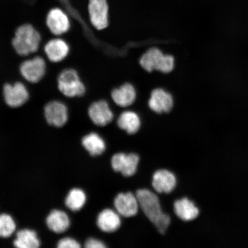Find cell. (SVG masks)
Listing matches in <instances>:
<instances>
[{
    "instance_id": "25",
    "label": "cell",
    "mask_w": 248,
    "mask_h": 248,
    "mask_svg": "<svg viewBox=\"0 0 248 248\" xmlns=\"http://www.w3.org/2000/svg\"><path fill=\"white\" fill-rule=\"evenodd\" d=\"M58 248H80V243L71 237H64L59 240L57 243Z\"/></svg>"
},
{
    "instance_id": "5",
    "label": "cell",
    "mask_w": 248,
    "mask_h": 248,
    "mask_svg": "<svg viewBox=\"0 0 248 248\" xmlns=\"http://www.w3.org/2000/svg\"><path fill=\"white\" fill-rule=\"evenodd\" d=\"M3 95L5 103L12 108L23 106L30 97L27 87L20 82L5 84L3 88Z\"/></svg>"
},
{
    "instance_id": "6",
    "label": "cell",
    "mask_w": 248,
    "mask_h": 248,
    "mask_svg": "<svg viewBox=\"0 0 248 248\" xmlns=\"http://www.w3.org/2000/svg\"><path fill=\"white\" fill-rule=\"evenodd\" d=\"M46 71V62L42 57H35L23 62L20 72L25 80L31 83H38L44 77Z\"/></svg>"
},
{
    "instance_id": "16",
    "label": "cell",
    "mask_w": 248,
    "mask_h": 248,
    "mask_svg": "<svg viewBox=\"0 0 248 248\" xmlns=\"http://www.w3.org/2000/svg\"><path fill=\"white\" fill-rule=\"evenodd\" d=\"M46 225L49 230L55 233H63L70 228V219L63 211L54 209L46 217Z\"/></svg>"
},
{
    "instance_id": "26",
    "label": "cell",
    "mask_w": 248,
    "mask_h": 248,
    "mask_svg": "<svg viewBox=\"0 0 248 248\" xmlns=\"http://www.w3.org/2000/svg\"><path fill=\"white\" fill-rule=\"evenodd\" d=\"M85 247L86 248H105L107 246L100 240L95 239L94 238H90L85 241Z\"/></svg>"
},
{
    "instance_id": "7",
    "label": "cell",
    "mask_w": 248,
    "mask_h": 248,
    "mask_svg": "<svg viewBox=\"0 0 248 248\" xmlns=\"http://www.w3.org/2000/svg\"><path fill=\"white\" fill-rule=\"evenodd\" d=\"M139 160V155L136 154L118 153L111 158V164L114 171L129 177L137 171Z\"/></svg>"
},
{
    "instance_id": "3",
    "label": "cell",
    "mask_w": 248,
    "mask_h": 248,
    "mask_svg": "<svg viewBox=\"0 0 248 248\" xmlns=\"http://www.w3.org/2000/svg\"><path fill=\"white\" fill-rule=\"evenodd\" d=\"M140 64L148 72L154 70L163 73H169L174 69L175 60L172 56L164 55L160 49L151 48L142 55Z\"/></svg>"
},
{
    "instance_id": "21",
    "label": "cell",
    "mask_w": 248,
    "mask_h": 248,
    "mask_svg": "<svg viewBox=\"0 0 248 248\" xmlns=\"http://www.w3.org/2000/svg\"><path fill=\"white\" fill-rule=\"evenodd\" d=\"M83 148L93 156H98L106 150V144L100 135L96 133H91L82 139Z\"/></svg>"
},
{
    "instance_id": "8",
    "label": "cell",
    "mask_w": 248,
    "mask_h": 248,
    "mask_svg": "<svg viewBox=\"0 0 248 248\" xmlns=\"http://www.w3.org/2000/svg\"><path fill=\"white\" fill-rule=\"evenodd\" d=\"M44 114L49 125L61 128L69 120V111L66 105L60 101H52L46 105Z\"/></svg>"
},
{
    "instance_id": "24",
    "label": "cell",
    "mask_w": 248,
    "mask_h": 248,
    "mask_svg": "<svg viewBox=\"0 0 248 248\" xmlns=\"http://www.w3.org/2000/svg\"><path fill=\"white\" fill-rule=\"evenodd\" d=\"M16 229V224L11 215L7 213L0 215V237L8 238Z\"/></svg>"
},
{
    "instance_id": "9",
    "label": "cell",
    "mask_w": 248,
    "mask_h": 248,
    "mask_svg": "<svg viewBox=\"0 0 248 248\" xmlns=\"http://www.w3.org/2000/svg\"><path fill=\"white\" fill-rule=\"evenodd\" d=\"M108 11L107 0H89L90 20L96 29L102 30L108 26Z\"/></svg>"
},
{
    "instance_id": "13",
    "label": "cell",
    "mask_w": 248,
    "mask_h": 248,
    "mask_svg": "<svg viewBox=\"0 0 248 248\" xmlns=\"http://www.w3.org/2000/svg\"><path fill=\"white\" fill-rule=\"evenodd\" d=\"M114 205L117 213L124 217L135 216L139 207L138 198L131 192L118 194L114 199Z\"/></svg>"
},
{
    "instance_id": "18",
    "label": "cell",
    "mask_w": 248,
    "mask_h": 248,
    "mask_svg": "<svg viewBox=\"0 0 248 248\" xmlns=\"http://www.w3.org/2000/svg\"><path fill=\"white\" fill-rule=\"evenodd\" d=\"M97 225L100 230L106 232H112L119 229L121 219L119 213L111 209H105L99 214Z\"/></svg>"
},
{
    "instance_id": "22",
    "label": "cell",
    "mask_w": 248,
    "mask_h": 248,
    "mask_svg": "<svg viewBox=\"0 0 248 248\" xmlns=\"http://www.w3.org/2000/svg\"><path fill=\"white\" fill-rule=\"evenodd\" d=\"M117 125L120 129L129 134H135L140 128V119L137 114L132 111H124L117 120Z\"/></svg>"
},
{
    "instance_id": "10",
    "label": "cell",
    "mask_w": 248,
    "mask_h": 248,
    "mask_svg": "<svg viewBox=\"0 0 248 248\" xmlns=\"http://www.w3.org/2000/svg\"><path fill=\"white\" fill-rule=\"evenodd\" d=\"M46 24L50 32L56 36L63 35L70 28L69 16L62 9L58 8L49 11L46 16Z\"/></svg>"
},
{
    "instance_id": "2",
    "label": "cell",
    "mask_w": 248,
    "mask_h": 248,
    "mask_svg": "<svg viewBox=\"0 0 248 248\" xmlns=\"http://www.w3.org/2000/svg\"><path fill=\"white\" fill-rule=\"evenodd\" d=\"M41 35L32 26L24 24L16 31L12 46L18 55L26 57L38 51Z\"/></svg>"
},
{
    "instance_id": "12",
    "label": "cell",
    "mask_w": 248,
    "mask_h": 248,
    "mask_svg": "<svg viewBox=\"0 0 248 248\" xmlns=\"http://www.w3.org/2000/svg\"><path fill=\"white\" fill-rule=\"evenodd\" d=\"M88 114L92 122L99 126H106L112 122L114 118L109 105L103 100L93 103L89 108Z\"/></svg>"
},
{
    "instance_id": "14",
    "label": "cell",
    "mask_w": 248,
    "mask_h": 248,
    "mask_svg": "<svg viewBox=\"0 0 248 248\" xmlns=\"http://www.w3.org/2000/svg\"><path fill=\"white\" fill-rule=\"evenodd\" d=\"M44 51L49 61L58 63L67 57L70 47L64 40L57 38L49 40L45 46Z\"/></svg>"
},
{
    "instance_id": "20",
    "label": "cell",
    "mask_w": 248,
    "mask_h": 248,
    "mask_svg": "<svg viewBox=\"0 0 248 248\" xmlns=\"http://www.w3.org/2000/svg\"><path fill=\"white\" fill-rule=\"evenodd\" d=\"M40 244L37 232L30 229L18 231L14 241V246L17 248H38Z\"/></svg>"
},
{
    "instance_id": "19",
    "label": "cell",
    "mask_w": 248,
    "mask_h": 248,
    "mask_svg": "<svg viewBox=\"0 0 248 248\" xmlns=\"http://www.w3.org/2000/svg\"><path fill=\"white\" fill-rule=\"evenodd\" d=\"M111 98L118 106L126 108L131 106L135 101L136 92L134 87L125 83L111 92Z\"/></svg>"
},
{
    "instance_id": "17",
    "label": "cell",
    "mask_w": 248,
    "mask_h": 248,
    "mask_svg": "<svg viewBox=\"0 0 248 248\" xmlns=\"http://www.w3.org/2000/svg\"><path fill=\"white\" fill-rule=\"evenodd\" d=\"M173 207L175 215L183 221H193L200 216V209L193 201L187 198L176 201Z\"/></svg>"
},
{
    "instance_id": "1",
    "label": "cell",
    "mask_w": 248,
    "mask_h": 248,
    "mask_svg": "<svg viewBox=\"0 0 248 248\" xmlns=\"http://www.w3.org/2000/svg\"><path fill=\"white\" fill-rule=\"evenodd\" d=\"M135 194L139 207L144 215L160 233L165 232L170 224V218L163 212L159 198L153 192L145 188L140 189Z\"/></svg>"
},
{
    "instance_id": "11",
    "label": "cell",
    "mask_w": 248,
    "mask_h": 248,
    "mask_svg": "<svg viewBox=\"0 0 248 248\" xmlns=\"http://www.w3.org/2000/svg\"><path fill=\"white\" fill-rule=\"evenodd\" d=\"M148 105L151 109L155 113H169L173 107L172 96L163 89H155L151 93Z\"/></svg>"
},
{
    "instance_id": "23",
    "label": "cell",
    "mask_w": 248,
    "mask_h": 248,
    "mask_svg": "<svg viewBox=\"0 0 248 248\" xmlns=\"http://www.w3.org/2000/svg\"><path fill=\"white\" fill-rule=\"evenodd\" d=\"M87 197L85 191L79 188L71 189L65 199V204L73 212L81 210L86 202Z\"/></svg>"
},
{
    "instance_id": "4",
    "label": "cell",
    "mask_w": 248,
    "mask_h": 248,
    "mask_svg": "<svg viewBox=\"0 0 248 248\" xmlns=\"http://www.w3.org/2000/svg\"><path fill=\"white\" fill-rule=\"evenodd\" d=\"M58 88L64 96L69 98L81 97L86 88L75 70L69 69L62 71L58 78Z\"/></svg>"
},
{
    "instance_id": "15",
    "label": "cell",
    "mask_w": 248,
    "mask_h": 248,
    "mask_svg": "<svg viewBox=\"0 0 248 248\" xmlns=\"http://www.w3.org/2000/svg\"><path fill=\"white\" fill-rule=\"evenodd\" d=\"M152 184L157 193L169 194L174 190L176 179L175 175L170 170H159L154 173Z\"/></svg>"
}]
</instances>
